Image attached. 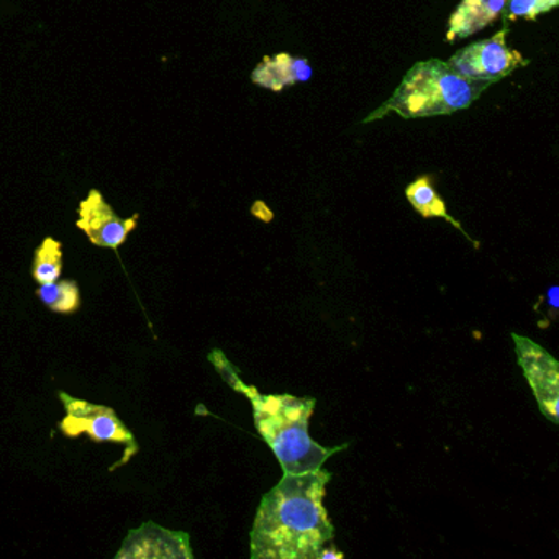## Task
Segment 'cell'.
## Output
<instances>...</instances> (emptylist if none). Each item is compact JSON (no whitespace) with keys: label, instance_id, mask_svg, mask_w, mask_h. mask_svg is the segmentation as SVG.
Returning a JSON list of instances; mask_svg holds the SVG:
<instances>
[{"label":"cell","instance_id":"1","mask_svg":"<svg viewBox=\"0 0 559 559\" xmlns=\"http://www.w3.org/2000/svg\"><path fill=\"white\" fill-rule=\"evenodd\" d=\"M332 474L326 469L284 474L263 497L253 523V559H317L335 529L323 499Z\"/></svg>","mask_w":559,"mask_h":559},{"label":"cell","instance_id":"2","mask_svg":"<svg viewBox=\"0 0 559 559\" xmlns=\"http://www.w3.org/2000/svg\"><path fill=\"white\" fill-rule=\"evenodd\" d=\"M246 397L252 401L256 430L275 453L284 474H302L322 468L327 459L348 445H318L308 435V422L315 409V398L289 394H259L250 385Z\"/></svg>","mask_w":559,"mask_h":559},{"label":"cell","instance_id":"3","mask_svg":"<svg viewBox=\"0 0 559 559\" xmlns=\"http://www.w3.org/2000/svg\"><path fill=\"white\" fill-rule=\"evenodd\" d=\"M491 81H474L459 76L442 60L422 61L414 64L394 94L378 111L365 118V124L395 112L407 120L455 114L471 107Z\"/></svg>","mask_w":559,"mask_h":559},{"label":"cell","instance_id":"4","mask_svg":"<svg viewBox=\"0 0 559 559\" xmlns=\"http://www.w3.org/2000/svg\"><path fill=\"white\" fill-rule=\"evenodd\" d=\"M60 398L64 410H66V417L60 423V430L64 435L74 439V436L86 433L96 443L124 445V458L114 468L125 465L137 455V440L114 409L81 401V398L73 397L66 392H60Z\"/></svg>","mask_w":559,"mask_h":559},{"label":"cell","instance_id":"5","mask_svg":"<svg viewBox=\"0 0 559 559\" xmlns=\"http://www.w3.org/2000/svg\"><path fill=\"white\" fill-rule=\"evenodd\" d=\"M507 35L509 27H504L494 37L475 41L456 51L455 56L449 58L446 64L459 76L496 85L503 81L504 77L510 76L517 67L529 64L519 51L507 47Z\"/></svg>","mask_w":559,"mask_h":559},{"label":"cell","instance_id":"6","mask_svg":"<svg viewBox=\"0 0 559 559\" xmlns=\"http://www.w3.org/2000/svg\"><path fill=\"white\" fill-rule=\"evenodd\" d=\"M520 368L535 394L539 410L549 422L559 423V363L538 343L512 333Z\"/></svg>","mask_w":559,"mask_h":559},{"label":"cell","instance_id":"7","mask_svg":"<svg viewBox=\"0 0 559 559\" xmlns=\"http://www.w3.org/2000/svg\"><path fill=\"white\" fill-rule=\"evenodd\" d=\"M77 215V228L88 234L92 245L101 249H120L138 224V215L122 218L115 214L104 195L96 189L89 191L88 198L79 204Z\"/></svg>","mask_w":559,"mask_h":559},{"label":"cell","instance_id":"8","mask_svg":"<svg viewBox=\"0 0 559 559\" xmlns=\"http://www.w3.org/2000/svg\"><path fill=\"white\" fill-rule=\"evenodd\" d=\"M115 558H194L189 535L185 532L157 526L156 523H144L141 529L131 530L124 542V548Z\"/></svg>","mask_w":559,"mask_h":559},{"label":"cell","instance_id":"9","mask_svg":"<svg viewBox=\"0 0 559 559\" xmlns=\"http://www.w3.org/2000/svg\"><path fill=\"white\" fill-rule=\"evenodd\" d=\"M507 8V0H462L449 18L446 41L455 43L494 24Z\"/></svg>","mask_w":559,"mask_h":559},{"label":"cell","instance_id":"10","mask_svg":"<svg viewBox=\"0 0 559 559\" xmlns=\"http://www.w3.org/2000/svg\"><path fill=\"white\" fill-rule=\"evenodd\" d=\"M312 77V67L302 58L288 53L266 56L262 64L253 71L252 81L271 91H281L297 82H307Z\"/></svg>","mask_w":559,"mask_h":559},{"label":"cell","instance_id":"11","mask_svg":"<svg viewBox=\"0 0 559 559\" xmlns=\"http://www.w3.org/2000/svg\"><path fill=\"white\" fill-rule=\"evenodd\" d=\"M406 195L410 205H412L423 218H443V220L448 221V224L455 225L465 237H468V233L462 230L459 221H456L455 218L448 214V211H446L445 202L436 194L430 178L423 176V178L414 181L412 185L406 189ZM468 240H471V238L468 237ZM471 242L474 243V246H478V242H474V240H471Z\"/></svg>","mask_w":559,"mask_h":559},{"label":"cell","instance_id":"12","mask_svg":"<svg viewBox=\"0 0 559 559\" xmlns=\"http://www.w3.org/2000/svg\"><path fill=\"white\" fill-rule=\"evenodd\" d=\"M38 298L56 314H74L81 307V291L73 279H56V281L40 284L37 289Z\"/></svg>","mask_w":559,"mask_h":559},{"label":"cell","instance_id":"13","mask_svg":"<svg viewBox=\"0 0 559 559\" xmlns=\"http://www.w3.org/2000/svg\"><path fill=\"white\" fill-rule=\"evenodd\" d=\"M61 271H63L61 243L54 240V238H45L37 252H35L31 275H34V279L38 284H48V282L60 279Z\"/></svg>","mask_w":559,"mask_h":559},{"label":"cell","instance_id":"14","mask_svg":"<svg viewBox=\"0 0 559 559\" xmlns=\"http://www.w3.org/2000/svg\"><path fill=\"white\" fill-rule=\"evenodd\" d=\"M559 4V0H509V9L504 14V27L517 18L533 21L538 15L551 11Z\"/></svg>","mask_w":559,"mask_h":559},{"label":"cell","instance_id":"15","mask_svg":"<svg viewBox=\"0 0 559 559\" xmlns=\"http://www.w3.org/2000/svg\"><path fill=\"white\" fill-rule=\"evenodd\" d=\"M208 359H211L214 368L217 369L218 374L221 376L225 382L230 385L233 391L240 392V394L246 395L249 392L250 385H246L245 382L242 381L240 374H238L237 368L228 361L227 356L220 352V350H214V352L208 355Z\"/></svg>","mask_w":559,"mask_h":559},{"label":"cell","instance_id":"16","mask_svg":"<svg viewBox=\"0 0 559 559\" xmlns=\"http://www.w3.org/2000/svg\"><path fill=\"white\" fill-rule=\"evenodd\" d=\"M538 305H545L546 310H543L542 314L546 315L545 320L542 322V329L549 326V322L555 320L556 315H558L559 308V292L558 285H551V288L546 289L545 294L539 298Z\"/></svg>","mask_w":559,"mask_h":559},{"label":"cell","instance_id":"17","mask_svg":"<svg viewBox=\"0 0 559 559\" xmlns=\"http://www.w3.org/2000/svg\"><path fill=\"white\" fill-rule=\"evenodd\" d=\"M317 559H343V552L335 546H322L318 551Z\"/></svg>","mask_w":559,"mask_h":559}]
</instances>
